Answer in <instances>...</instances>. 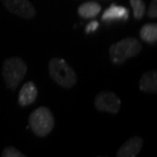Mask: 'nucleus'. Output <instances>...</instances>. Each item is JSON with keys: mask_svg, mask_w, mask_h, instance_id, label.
Returning a JSON list of instances; mask_svg holds the SVG:
<instances>
[{"mask_svg": "<svg viewBox=\"0 0 157 157\" xmlns=\"http://www.w3.org/2000/svg\"><path fill=\"white\" fill-rule=\"evenodd\" d=\"M142 48V43L137 38L127 37L111 44L109 47V57L112 63L122 64L128 58L139 55Z\"/></svg>", "mask_w": 157, "mask_h": 157, "instance_id": "obj_2", "label": "nucleus"}, {"mask_svg": "<svg viewBox=\"0 0 157 157\" xmlns=\"http://www.w3.org/2000/svg\"><path fill=\"white\" fill-rule=\"evenodd\" d=\"M95 108L100 112L117 114L121 108V100L117 94L111 91H102L95 96Z\"/></svg>", "mask_w": 157, "mask_h": 157, "instance_id": "obj_5", "label": "nucleus"}, {"mask_svg": "<svg viewBox=\"0 0 157 157\" xmlns=\"http://www.w3.org/2000/svg\"><path fill=\"white\" fill-rule=\"evenodd\" d=\"M144 140L140 136H134L122 144L117 150V157H136L143 147Z\"/></svg>", "mask_w": 157, "mask_h": 157, "instance_id": "obj_7", "label": "nucleus"}, {"mask_svg": "<svg viewBox=\"0 0 157 157\" xmlns=\"http://www.w3.org/2000/svg\"><path fill=\"white\" fill-rule=\"evenodd\" d=\"M28 71V67L23 58L11 56L6 58L2 63V77L6 87L9 90L15 91L21 84Z\"/></svg>", "mask_w": 157, "mask_h": 157, "instance_id": "obj_3", "label": "nucleus"}, {"mask_svg": "<svg viewBox=\"0 0 157 157\" xmlns=\"http://www.w3.org/2000/svg\"><path fill=\"white\" fill-rule=\"evenodd\" d=\"M131 6L133 8L135 20H142L146 12V4L144 0H130Z\"/></svg>", "mask_w": 157, "mask_h": 157, "instance_id": "obj_13", "label": "nucleus"}, {"mask_svg": "<svg viewBox=\"0 0 157 157\" xmlns=\"http://www.w3.org/2000/svg\"><path fill=\"white\" fill-rule=\"evenodd\" d=\"M101 11V5L95 1H87L78 6V13L83 18H93Z\"/></svg>", "mask_w": 157, "mask_h": 157, "instance_id": "obj_10", "label": "nucleus"}, {"mask_svg": "<svg viewBox=\"0 0 157 157\" xmlns=\"http://www.w3.org/2000/svg\"><path fill=\"white\" fill-rule=\"evenodd\" d=\"M38 96V89L35 83L32 81H29L23 85L18 93V104L23 107L31 105L36 101Z\"/></svg>", "mask_w": 157, "mask_h": 157, "instance_id": "obj_8", "label": "nucleus"}, {"mask_svg": "<svg viewBox=\"0 0 157 157\" xmlns=\"http://www.w3.org/2000/svg\"><path fill=\"white\" fill-rule=\"evenodd\" d=\"M128 9L122 7V6H117L111 5L110 7L107 8L104 11L102 15L103 21H112V20H118V18H122V20H127L128 18Z\"/></svg>", "mask_w": 157, "mask_h": 157, "instance_id": "obj_12", "label": "nucleus"}, {"mask_svg": "<svg viewBox=\"0 0 157 157\" xmlns=\"http://www.w3.org/2000/svg\"><path fill=\"white\" fill-rule=\"evenodd\" d=\"M97 27H98V23H97V21H92V23H91L89 26H87V28H86L87 33L92 32V31H95Z\"/></svg>", "mask_w": 157, "mask_h": 157, "instance_id": "obj_16", "label": "nucleus"}, {"mask_svg": "<svg viewBox=\"0 0 157 157\" xmlns=\"http://www.w3.org/2000/svg\"><path fill=\"white\" fill-rule=\"evenodd\" d=\"M31 130L37 137L44 138L51 133L55 125V119L51 110L46 106H40L31 112L29 117Z\"/></svg>", "mask_w": 157, "mask_h": 157, "instance_id": "obj_4", "label": "nucleus"}, {"mask_svg": "<svg viewBox=\"0 0 157 157\" xmlns=\"http://www.w3.org/2000/svg\"><path fill=\"white\" fill-rule=\"evenodd\" d=\"M2 157H25L26 155L23 152H21L17 148L13 146H7L3 149L1 153Z\"/></svg>", "mask_w": 157, "mask_h": 157, "instance_id": "obj_14", "label": "nucleus"}, {"mask_svg": "<svg viewBox=\"0 0 157 157\" xmlns=\"http://www.w3.org/2000/svg\"><path fill=\"white\" fill-rule=\"evenodd\" d=\"M140 37L148 44H155L157 42V25L149 23L143 25L140 30Z\"/></svg>", "mask_w": 157, "mask_h": 157, "instance_id": "obj_11", "label": "nucleus"}, {"mask_svg": "<svg viewBox=\"0 0 157 157\" xmlns=\"http://www.w3.org/2000/svg\"><path fill=\"white\" fill-rule=\"evenodd\" d=\"M147 15H148L149 18H156L157 17V0H151Z\"/></svg>", "mask_w": 157, "mask_h": 157, "instance_id": "obj_15", "label": "nucleus"}, {"mask_svg": "<svg viewBox=\"0 0 157 157\" xmlns=\"http://www.w3.org/2000/svg\"><path fill=\"white\" fill-rule=\"evenodd\" d=\"M140 91L144 93H157V71L155 70L145 71L139 81Z\"/></svg>", "mask_w": 157, "mask_h": 157, "instance_id": "obj_9", "label": "nucleus"}, {"mask_svg": "<svg viewBox=\"0 0 157 157\" xmlns=\"http://www.w3.org/2000/svg\"><path fill=\"white\" fill-rule=\"evenodd\" d=\"M3 6L18 17L31 20L36 17V9L29 0H1Z\"/></svg>", "mask_w": 157, "mask_h": 157, "instance_id": "obj_6", "label": "nucleus"}, {"mask_svg": "<svg viewBox=\"0 0 157 157\" xmlns=\"http://www.w3.org/2000/svg\"><path fill=\"white\" fill-rule=\"evenodd\" d=\"M49 75L56 84L64 89H71L76 86L78 77L76 71L63 58L53 57L48 63Z\"/></svg>", "mask_w": 157, "mask_h": 157, "instance_id": "obj_1", "label": "nucleus"}]
</instances>
